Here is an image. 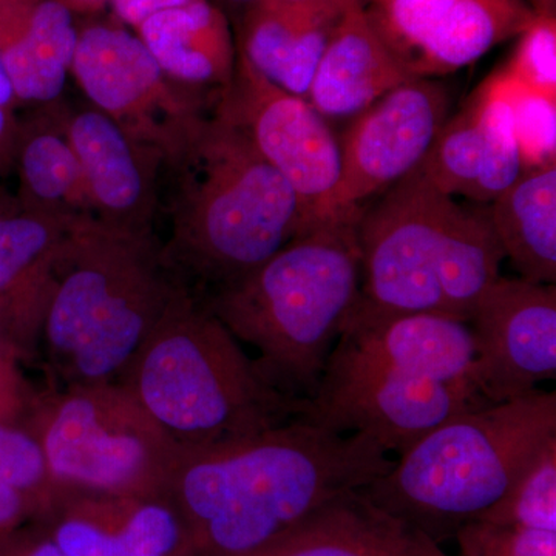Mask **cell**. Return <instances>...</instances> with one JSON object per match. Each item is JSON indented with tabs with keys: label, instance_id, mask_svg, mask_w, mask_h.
Instances as JSON below:
<instances>
[{
	"label": "cell",
	"instance_id": "obj_19",
	"mask_svg": "<svg viewBox=\"0 0 556 556\" xmlns=\"http://www.w3.org/2000/svg\"><path fill=\"white\" fill-rule=\"evenodd\" d=\"M76 42L73 14L58 0H0V62L20 105L62 100Z\"/></svg>",
	"mask_w": 556,
	"mask_h": 556
},
{
	"label": "cell",
	"instance_id": "obj_14",
	"mask_svg": "<svg viewBox=\"0 0 556 556\" xmlns=\"http://www.w3.org/2000/svg\"><path fill=\"white\" fill-rule=\"evenodd\" d=\"M468 327L478 388L490 404L525 396L555 379V285L501 276L475 306Z\"/></svg>",
	"mask_w": 556,
	"mask_h": 556
},
{
	"label": "cell",
	"instance_id": "obj_18",
	"mask_svg": "<svg viewBox=\"0 0 556 556\" xmlns=\"http://www.w3.org/2000/svg\"><path fill=\"white\" fill-rule=\"evenodd\" d=\"M345 11L328 3L260 0L232 27L237 51L270 83L305 98Z\"/></svg>",
	"mask_w": 556,
	"mask_h": 556
},
{
	"label": "cell",
	"instance_id": "obj_13",
	"mask_svg": "<svg viewBox=\"0 0 556 556\" xmlns=\"http://www.w3.org/2000/svg\"><path fill=\"white\" fill-rule=\"evenodd\" d=\"M450 115L447 84L420 78L388 91L351 119L339 135L340 212L364 211L365 201L419 169Z\"/></svg>",
	"mask_w": 556,
	"mask_h": 556
},
{
	"label": "cell",
	"instance_id": "obj_5",
	"mask_svg": "<svg viewBox=\"0 0 556 556\" xmlns=\"http://www.w3.org/2000/svg\"><path fill=\"white\" fill-rule=\"evenodd\" d=\"M178 448L252 437L306 415L308 399L270 383L257 361L182 291L116 380Z\"/></svg>",
	"mask_w": 556,
	"mask_h": 556
},
{
	"label": "cell",
	"instance_id": "obj_40",
	"mask_svg": "<svg viewBox=\"0 0 556 556\" xmlns=\"http://www.w3.org/2000/svg\"><path fill=\"white\" fill-rule=\"evenodd\" d=\"M58 2L62 3L72 14H93L104 10L110 0H58Z\"/></svg>",
	"mask_w": 556,
	"mask_h": 556
},
{
	"label": "cell",
	"instance_id": "obj_38",
	"mask_svg": "<svg viewBox=\"0 0 556 556\" xmlns=\"http://www.w3.org/2000/svg\"><path fill=\"white\" fill-rule=\"evenodd\" d=\"M17 142H20V118L16 109L0 105V179L14 174Z\"/></svg>",
	"mask_w": 556,
	"mask_h": 556
},
{
	"label": "cell",
	"instance_id": "obj_31",
	"mask_svg": "<svg viewBox=\"0 0 556 556\" xmlns=\"http://www.w3.org/2000/svg\"><path fill=\"white\" fill-rule=\"evenodd\" d=\"M518 38L504 72L519 86L556 98V16H536Z\"/></svg>",
	"mask_w": 556,
	"mask_h": 556
},
{
	"label": "cell",
	"instance_id": "obj_37",
	"mask_svg": "<svg viewBox=\"0 0 556 556\" xmlns=\"http://www.w3.org/2000/svg\"><path fill=\"white\" fill-rule=\"evenodd\" d=\"M189 0H110L113 14L121 24L129 25L131 30L142 24L148 17L160 11L174 9Z\"/></svg>",
	"mask_w": 556,
	"mask_h": 556
},
{
	"label": "cell",
	"instance_id": "obj_3",
	"mask_svg": "<svg viewBox=\"0 0 556 556\" xmlns=\"http://www.w3.org/2000/svg\"><path fill=\"white\" fill-rule=\"evenodd\" d=\"M182 291L155 232L80 218L51 280L36 358L46 387L116 382Z\"/></svg>",
	"mask_w": 556,
	"mask_h": 556
},
{
	"label": "cell",
	"instance_id": "obj_32",
	"mask_svg": "<svg viewBox=\"0 0 556 556\" xmlns=\"http://www.w3.org/2000/svg\"><path fill=\"white\" fill-rule=\"evenodd\" d=\"M459 556H556V532L471 522L456 533Z\"/></svg>",
	"mask_w": 556,
	"mask_h": 556
},
{
	"label": "cell",
	"instance_id": "obj_30",
	"mask_svg": "<svg viewBox=\"0 0 556 556\" xmlns=\"http://www.w3.org/2000/svg\"><path fill=\"white\" fill-rule=\"evenodd\" d=\"M0 479L35 497L42 511L60 490L38 442L22 424L0 422Z\"/></svg>",
	"mask_w": 556,
	"mask_h": 556
},
{
	"label": "cell",
	"instance_id": "obj_12",
	"mask_svg": "<svg viewBox=\"0 0 556 556\" xmlns=\"http://www.w3.org/2000/svg\"><path fill=\"white\" fill-rule=\"evenodd\" d=\"M364 13L415 79H441L473 64L536 17L519 0H367Z\"/></svg>",
	"mask_w": 556,
	"mask_h": 556
},
{
	"label": "cell",
	"instance_id": "obj_20",
	"mask_svg": "<svg viewBox=\"0 0 556 556\" xmlns=\"http://www.w3.org/2000/svg\"><path fill=\"white\" fill-rule=\"evenodd\" d=\"M263 556H450L404 519L376 506L361 489L317 510Z\"/></svg>",
	"mask_w": 556,
	"mask_h": 556
},
{
	"label": "cell",
	"instance_id": "obj_1",
	"mask_svg": "<svg viewBox=\"0 0 556 556\" xmlns=\"http://www.w3.org/2000/svg\"><path fill=\"white\" fill-rule=\"evenodd\" d=\"M361 433L306 419L206 447L179 448L166 495L200 556H263L338 496L394 466Z\"/></svg>",
	"mask_w": 556,
	"mask_h": 556
},
{
	"label": "cell",
	"instance_id": "obj_2",
	"mask_svg": "<svg viewBox=\"0 0 556 556\" xmlns=\"http://www.w3.org/2000/svg\"><path fill=\"white\" fill-rule=\"evenodd\" d=\"M167 265L195 298L228 288L308 230L291 186L217 101L161 175L155 230Z\"/></svg>",
	"mask_w": 556,
	"mask_h": 556
},
{
	"label": "cell",
	"instance_id": "obj_22",
	"mask_svg": "<svg viewBox=\"0 0 556 556\" xmlns=\"http://www.w3.org/2000/svg\"><path fill=\"white\" fill-rule=\"evenodd\" d=\"M412 79L372 30L364 9L353 7L332 33L305 98L328 121H351Z\"/></svg>",
	"mask_w": 556,
	"mask_h": 556
},
{
	"label": "cell",
	"instance_id": "obj_35",
	"mask_svg": "<svg viewBox=\"0 0 556 556\" xmlns=\"http://www.w3.org/2000/svg\"><path fill=\"white\" fill-rule=\"evenodd\" d=\"M0 556H65L36 522L0 530Z\"/></svg>",
	"mask_w": 556,
	"mask_h": 556
},
{
	"label": "cell",
	"instance_id": "obj_15",
	"mask_svg": "<svg viewBox=\"0 0 556 556\" xmlns=\"http://www.w3.org/2000/svg\"><path fill=\"white\" fill-rule=\"evenodd\" d=\"M62 116L93 218L127 232H155L164 156L91 104L62 100Z\"/></svg>",
	"mask_w": 556,
	"mask_h": 556
},
{
	"label": "cell",
	"instance_id": "obj_39",
	"mask_svg": "<svg viewBox=\"0 0 556 556\" xmlns=\"http://www.w3.org/2000/svg\"><path fill=\"white\" fill-rule=\"evenodd\" d=\"M212 2L223 10L233 27L241 20V16L260 0H212Z\"/></svg>",
	"mask_w": 556,
	"mask_h": 556
},
{
	"label": "cell",
	"instance_id": "obj_16",
	"mask_svg": "<svg viewBox=\"0 0 556 556\" xmlns=\"http://www.w3.org/2000/svg\"><path fill=\"white\" fill-rule=\"evenodd\" d=\"M419 170L445 195L481 204L492 203L517 181L525 166L500 73L448 116Z\"/></svg>",
	"mask_w": 556,
	"mask_h": 556
},
{
	"label": "cell",
	"instance_id": "obj_24",
	"mask_svg": "<svg viewBox=\"0 0 556 556\" xmlns=\"http://www.w3.org/2000/svg\"><path fill=\"white\" fill-rule=\"evenodd\" d=\"M76 222L24 206L16 195L0 197V298L20 309L38 338L54 266Z\"/></svg>",
	"mask_w": 556,
	"mask_h": 556
},
{
	"label": "cell",
	"instance_id": "obj_41",
	"mask_svg": "<svg viewBox=\"0 0 556 556\" xmlns=\"http://www.w3.org/2000/svg\"><path fill=\"white\" fill-rule=\"evenodd\" d=\"M0 105L10 109L20 108L16 93H14L13 84H11L9 75H7L5 68H3L2 62H0Z\"/></svg>",
	"mask_w": 556,
	"mask_h": 556
},
{
	"label": "cell",
	"instance_id": "obj_36",
	"mask_svg": "<svg viewBox=\"0 0 556 556\" xmlns=\"http://www.w3.org/2000/svg\"><path fill=\"white\" fill-rule=\"evenodd\" d=\"M42 507L35 497L0 479V530L16 529L39 517Z\"/></svg>",
	"mask_w": 556,
	"mask_h": 556
},
{
	"label": "cell",
	"instance_id": "obj_21",
	"mask_svg": "<svg viewBox=\"0 0 556 556\" xmlns=\"http://www.w3.org/2000/svg\"><path fill=\"white\" fill-rule=\"evenodd\" d=\"M134 31L179 86L215 97L232 80L236 36L228 16L212 0H189L160 11Z\"/></svg>",
	"mask_w": 556,
	"mask_h": 556
},
{
	"label": "cell",
	"instance_id": "obj_11",
	"mask_svg": "<svg viewBox=\"0 0 556 556\" xmlns=\"http://www.w3.org/2000/svg\"><path fill=\"white\" fill-rule=\"evenodd\" d=\"M453 203L417 169L364 207L357 226L364 302L390 313L444 314L439 269Z\"/></svg>",
	"mask_w": 556,
	"mask_h": 556
},
{
	"label": "cell",
	"instance_id": "obj_33",
	"mask_svg": "<svg viewBox=\"0 0 556 556\" xmlns=\"http://www.w3.org/2000/svg\"><path fill=\"white\" fill-rule=\"evenodd\" d=\"M36 388L25 378L22 362L0 357V422L22 424Z\"/></svg>",
	"mask_w": 556,
	"mask_h": 556
},
{
	"label": "cell",
	"instance_id": "obj_17",
	"mask_svg": "<svg viewBox=\"0 0 556 556\" xmlns=\"http://www.w3.org/2000/svg\"><path fill=\"white\" fill-rule=\"evenodd\" d=\"M339 340L402 371L481 394L473 334L466 321L455 317L390 313L358 298Z\"/></svg>",
	"mask_w": 556,
	"mask_h": 556
},
{
	"label": "cell",
	"instance_id": "obj_7",
	"mask_svg": "<svg viewBox=\"0 0 556 556\" xmlns=\"http://www.w3.org/2000/svg\"><path fill=\"white\" fill-rule=\"evenodd\" d=\"M22 426L38 442L60 489L166 495L178 445L118 382L40 388Z\"/></svg>",
	"mask_w": 556,
	"mask_h": 556
},
{
	"label": "cell",
	"instance_id": "obj_4",
	"mask_svg": "<svg viewBox=\"0 0 556 556\" xmlns=\"http://www.w3.org/2000/svg\"><path fill=\"white\" fill-rule=\"evenodd\" d=\"M361 215L314 226L247 277L200 299L233 338L257 350L263 375L289 396H314L361 298Z\"/></svg>",
	"mask_w": 556,
	"mask_h": 556
},
{
	"label": "cell",
	"instance_id": "obj_26",
	"mask_svg": "<svg viewBox=\"0 0 556 556\" xmlns=\"http://www.w3.org/2000/svg\"><path fill=\"white\" fill-rule=\"evenodd\" d=\"M503 260L486 208L455 201L445 225L439 269L442 313L468 324L479 300L501 277Z\"/></svg>",
	"mask_w": 556,
	"mask_h": 556
},
{
	"label": "cell",
	"instance_id": "obj_27",
	"mask_svg": "<svg viewBox=\"0 0 556 556\" xmlns=\"http://www.w3.org/2000/svg\"><path fill=\"white\" fill-rule=\"evenodd\" d=\"M115 556H200L188 525L167 495L116 497Z\"/></svg>",
	"mask_w": 556,
	"mask_h": 556
},
{
	"label": "cell",
	"instance_id": "obj_8",
	"mask_svg": "<svg viewBox=\"0 0 556 556\" xmlns=\"http://www.w3.org/2000/svg\"><path fill=\"white\" fill-rule=\"evenodd\" d=\"M485 405L478 391L402 371L338 340L305 417L401 455L452 417Z\"/></svg>",
	"mask_w": 556,
	"mask_h": 556
},
{
	"label": "cell",
	"instance_id": "obj_42",
	"mask_svg": "<svg viewBox=\"0 0 556 556\" xmlns=\"http://www.w3.org/2000/svg\"><path fill=\"white\" fill-rule=\"evenodd\" d=\"M536 16H556V0H519Z\"/></svg>",
	"mask_w": 556,
	"mask_h": 556
},
{
	"label": "cell",
	"instance_id": "obj_34",
	"mask_svg": "<svg viewBox=\"0 0 556 556\" xmlns=\"http://www.w3.org/2000/svg\"><path fill=\"white\" fill-rule=\"evenodd\" d=\"M38 332L10 300L0 298V357L22 364L36 358Z\"/></svg>",
	"mask_w": 556,
	"mask_h": 556
},
{
	"label": "cell",
	"instance_id": "obj_25",
	"mask_svg": "<svg viewBox=\"0 0 556 556\" xmlns=\"http://www.w3.org/2000/svg\"><path fill=\"white\" fill-rule=\"evenodd\" d=\"M490 223L518 276L556 283V164L526 169L490 203Z\"/></svg>",
	"mask_w": 556,
	"mask_h": 556
},
{
	"label": "cell",
	"instance_id": "obj_23",
	"mask_svg": "<svg viewBox=\"0 0 556 556\" xmlns=\"http://www.w3.org/2000/svg\"><path fill=\"white\" fill-rule=\"evenodd\" d=\"M62 100L33 108L20 118L16 197L24 206L54 217L89 218L93 214L83 169L65 129Z\"/></svg>",
	"mask_w": 556,
	"mask_h": 556
},
{
	"label": "cell",
	"instance_id": "obj_6",
	"mask_svg": "<svg viewBox=\"0 0 556 556\" xmlns=\"http://www.w3.org/2000/svg\"><path fill=\"white\" fill-rule=\"evenodd\" d=\"M554 438L555 391L536 388L452 417L361 490L376 506L442 544L496 506Z\"/></svg>",
	"mask_w": 556,
	"mask_h": 556
},
{
	"label": "cell",
	"instance_id": "obj_28",
	"mask_svg": "<svg viewBox=\"0 0 556 556\" xmlns=\"http://www.w3.org/2000/svg\"><path fill=\"white\" fill-rule=\"evenodd\" d=\"M479 521L556 532V438Z\"/></svg>",
	"mask_w": 556,
	"mask_h": 556
},
{
	"label": "cell",
	"instance_id": "obj_10",
	"mask_svg": "<svg viewBox=\"0 0 556 556\" xmlns=\"http://www.w3.org/2000/svg\"><path fill=\"white\" fill-rule=\"evenodd\" d=\"M217 109L236 124L260 156L291 186L308 230L345 217L339 208L342 178L339 135L306 98L270 83L237 51L232 80Z\"/></svg>",
	"mask_w": 556,
	"mask_h": 556
},
{
	"label": "cell",
	"instance_id": "obj_29",
	"mask_svg": "<svg viewBox=\"0 0 556 556\" xmlns=\"http://www.w3.org/2000/svg\"><path fill=\"white\" fill-rule=\"evenodd\" d=\"M497 73L510 102L525 170L556 164V98L519 86L504 68Z\"/></svg>",
	"mask_w": 556,
	"mask_h": 556
},
{
	"label": "cell",
	"instance_id": "obj_9",
	"mask_svg": "<svg viewBox=\"0 0 556 556\" xmlns=\"http://www.w3.org/2000/svg\"><path fill=\"white\" fill-rule=\"evenodd\" d=\"M70 75L89 104L159 150L164 163L186 148L218 98L179 86L135 33L116 24L78 30Z\"/></svg>",
	"mask_w": 556,
	"mask_h": 556
},
{
	"label": "cell",
	"instance_id": "obj_43",
	"mask_svg": "<svg viewBox=\"0 0 556 556\" xmlns=\"http://www.w3.org/2000/svg\"><path fill=\"white\" fill-rule=\"evenodd\" d=\"M285 2H318L328 3V5L338 7V9L350 10L353 7H362L364 9L367 0H285Z\"/></svg>",
	"mask_w": 556,
	"mask_h": 556
}]
</instances>
